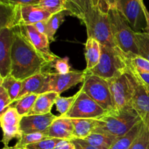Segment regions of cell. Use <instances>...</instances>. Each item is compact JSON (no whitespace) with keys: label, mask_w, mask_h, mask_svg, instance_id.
<instances>
[{"label":"cell","mask_w":149,"mask_h":149,"mask_svg":"<svg viewBox=\"0 0 149 149\" xmlns=\"http://www.w3.org/2000/svg\"><path fill=\"white\" fill-rule=\"evenodd\" d=\"M13 31L10 75L23 81L39 73L49 71L51 63L31 43L22 25L14 28Z\"/></svg>","instance_id":"cell-1"},{"label":"cell","mask_w":149,"mask_h":149,"mask_svg":"<svg viewBox=\"0 0 149 149\" xmlns=\"http://www.w3.org/2000/svg\"><path fill=\"white\" fill-rule=\"evenodd\" d=\"M141 119L132 107L113 110L97 120L95 132H103L119 138L126 135Z\"/></svg>","instance_id":"cell-2"},{"label":"cell","mask_w":149,"mask_h":149,"mask_svg":"<svg viewBox=\"0 0 149 149\" xmlns=\"http://www.w3.org/2000/svg\"><path fill=\"white\" fill-rule=\"evenodd\" d=\"M81 21L86 26L87 37L96 39L102 45L116 47L112 35L109 13L97 7H90Z\"/></svg>","instance_id":"cell-3"},{"label":"cell","mask_w":149,"mask_h":149,"mask_svg":"<svg viewBox=\"0 0 149 149\" xmlns=\"http://www.w3.org/2000/svg\"><path fill=\"white\" fill-rule=\"evenodd\" d=\"M127 71L125 54L118 47L101 45V56L98 64L90 71L92 74L110 80L125 74Z\"/></svg>","instance_id":"cell-4"},{"label":"cell","mask_w":149,"mask_h":149,"mask_svg":"<svg viewBox=\"0 0 149 149\" xmlns=\"http://www.w3.org/2000/svg\"><path fill=\"white\" fill-rule=\"evenodd\" d=\"M109 20L112 35L116 47L126 55H139L135 32L124 19L116 9H110Z\"/></svg>","instance_id":"cell-5"},{"label":"cell","mask_w":149,"mask_h":149,"mask_svg":"<svg viewBox=\"0 0 149 149\" xmlns=\"http://www.w3.org/2000/svg\"><path fill=\"white\" fill-rule=\"evenodd\" d=\"M85 71V78L80 89L107 112L114 110L109 81Z\"/></svg>","instance_id":"cell-6"},{"label":"cell","mask_w":149,"mask_h":149,"mask_svg":"<svg viewBox=\"0 0 149 149\" xmlns=\"http://www.w3.org/2000/svg\"><path fill=\"white\" fill-rule=\"evenodd\" d=\"M111 93L114 110L132 107V100L135 93V80L130 73L108 80Z\"/></svg>","instance_id":"cell-7"},{"label":"cell","mask_w":149,"mask_h":149,"mask_svg":"<svg viewBox=\"0 0 149 149\" xmlns=\"http://www.w3.org/2000/svg\"><path fill=\"white\" fill-rule=\"evenodd\" d=\"M70 110L61 117L68 119H99L106 113L100 106L89 97L80 89Z\"/></svg>","instance_id":"cell-8"},{"label":"cell","mask_w":149,"mask_h":149,"mask_svg":"<svg viewBox=\"0 0 149 149\" xmlns=\"http://www.w3.org/2000/svg\"><path fill=\"white\" fill-rule=\"evenodd\" d=\"M143 0H118L116 10L135 32H141L146 28Z\"/></svg>","instance_id":"cell-9"},{"label":"cell","mask_w":149,"mask_h":149,"mask_svg":"<svg viewBox=\"0 0 149 149\" xmlns=\"http://www.w3.org/2000/svg\"><path fill=\"white\" fill-rule=\"evenodd\" d=\"M20 116L13 106L7 108L2 113L0 114V124L2 129L3 137L1 142L4 147H9V143L16 138L18 140L21 136Z\"/></svg>","instance_id":"cell-10"},{"label":"cell","mask_w":149,"mask_h":149,"mask_svg":"<svg viewBox=\"0 0 149 149\" xmlns=\"http://www.w3.org/2000/svg\"><path fill=\"white\" fill-rule=\"evenodd\" d=\"M13 39V29H0V79L8 77L11 74Z\"/></svg>","instance_id":"cell-11"},{"label":"cell","mask_w":149,"mask_h":149,"mask_svg":"<svg viewBox=\"0 0 149 149\" xmlns=\"http://www.w3.org/2000/svg\"><path fill=\"white\" fill-rule=\"evenodd\" d=\"M86 76L84 71H71L65 74L51 72L49 79V91L61 95L74 86L84 81Z\"/></svg>","instance_id":"cell-12"},{"label":"cell","mask_w":149,"mask_h":149,"mask_svg":"<svg viewBox=\"0 0 149 149\" xmlns=\"http://www.w3.org/2000/svg\"><path fill=\"white\" fill-rule=\"evenodd\" d=\"M52 113L47 114L27 115L22 117L20 122L21 133H41L45 134L51 124L58 118Z\"/></svg>","instance_id":"cell-13"},{"label":"cell","mask_w":149,"mask_h":149,"mask_svg":"<svg viewBox=\"0 0 149 149\" xmlns=\"http://www.w3.org/2000/svg\"><path fill=\"white\" fill-rule=\"evenodd\" d=\"M21 25L31 43L50 63L58 58L56 55L51 52L49 47L50 42L47 35L38 31L33 25Z\"/></svg>","instance_id":"cell-14"},{"label":"cell","mask_w":149,"mask_h":149,"mask_svg":"<svg viewBox=\"0 0 149 149\" xmlns=\"http://www.w3.org/2000/svg\"><path fill=\"white\" fill-rule=\"evenodd\" d=\"M50 74L51 71H43L23 80V87L17 99L29 94L41 95L49 92Z\"/></svg>","instance_id":"cell-15"},{"label":"cell","mask_w":149,"mask_h":149,"mask_svg":"<svg viewBox=\"0 0 149 149\" xmlns=\"http://www.w3.org/2000/svg\"><path fill=\"white\" fill-rule=\"evenodd\" d=\"M134 79V78H133ZM135 80V93L132 106L144 125L149 128V90Z\"/></svg>","instance_id":"cell-16"},{"label":"cell","mask_w":149,"mask_h":149,"mask_svg":"<svg viewBox=\"0 0 149 149\" xmlns=\"http://www.w3.org/2000/svg\"><path fill=\"white\" fill-rule=\"evenodd\" d=\"M45 135L49 138H58L70 141L76 140L71 119L60 116L51 124Z\"/></svg>","instance_id":"cell-17"},{"label":"cell","mask_w":149,"mask_h":149,"mask_svg":"<svg viewBox=\"0 0 149 149\" xmlns=\"http://www.w3.org/2000/svg\"><path fill=\"white\" fill-rule=\"evenodd\" d=\"M21 5L0 2V29H14L22 24Z\"/></svg>","instance_id":"cell-18"},{"label":"cell","mask_w":149,"mask_h":149,"mask_svg":"<svg viewBox=\"0 0 149 149\" xmlns=\"http://www.w3.org/2000/svg\"><path fill=\"white\" fill-rule=\"evenodd\" d=\"M22 24L34 25L41 21L48 20L53 15L36 5L21 6Z\"/></svg>","instance_id":"cell-19"},{"label":"cell","mask_w":149,"mask_h":149,"mask_svg":"<svg viewBox=\"0 0 149 149\" xmlns=\"http://www.w3.org/2000/svg\"><path fill=\"white\" fill-rule=\"evenodd\" d=\"M101 56V44L96 39L87 37L84 47L86 60L85 71H91L98 64Z\"/></svg>","instance_id":"cell-20"},{"label":"cell","mask_w":149,"mask_h":149,"mask_svg":"<svg viewBox=\"0 0 149 149\" xmlns=\"http://www.w3.org/2000/svg\"><path fill=\"white\" fill-rule=\"evenodd\" d=\"M61 95L55 92L49 91L39 95L34 106L29 115L47 114L51 113L52 106L55 104L56 100Z\"/></svg>","instance_id":"cell-21"},{"label":"cell","mask_w":149,"mask_h":149,"mask_svg":"<svg viewBox=\"0 0 149 149\" xmlns=\"http://www.w3.org/2000/svg\"><path fill=\"white\" fill-rule=\"evenodd\" d=\"M97 119H72L74 135L76 139L84 140L95 132Z\"/></svg>","instance_id":"cell-22"},{"label":"cell","mask_w":149,"mask_h":149,"mask_svg":"<svg viewBox=\"0 0 149 149\" xmlns=\"http://www.w3.org/2000/svg\"><path fill=\"white\" fill-rule=\"evenodd\" d=\"M143 126L142 120L137 123L126 135L116 138L110 149H130L139 135Z\"/></svg>","instance_id":"cell-23"},{"label":"cell","mask_w":149,"mask_h":149,"mask_svg":"<svg viewBox=\"0 0 149 149\" xmlns=\"http://www.w3.org/2000/svg\"><path fill=\"white\" fill-rule=\"evenodd\" d=\"M116 138L109 134L94 132L84 141L96 149H110Z\"/></svg>","instance_id":"cell-24"},{"label":"cell","mask_w":149,"mask_h":149,"mask_svg":"<svg viewBox=\"0 0 149 149\" xmlns=\"http://www.w3.org/2000/svg\"><path fill=\"white\" fill-rule=\"evenodd\" d=\"M23 82V81L17 79L12 75L0 79V86H2L7 90L13 103L17 100L21 92Z\"/></svg>","instance_id":"cell-25"},{"label":"cell","mask_w":149,"mask_h":149,"mask_svg":"<svg viewBox=\"0 0 149 149\" xmlns=\"http://www.w3.org/2000/svg\"><path fill=\"white\" fill-rule=\"evenodd\" d=\"M39 95L29 94L17 99L14 103L13 107L17 110L19 114L23 117L30 114L34 106Z\"/></svg>","instance_id":"cell-26"},{"label":"cell","mask_w":149,"mask_h":149,"mask_svg":"<svg viewBox=\"0 0 149 149\" xmlns=\"http://www.w3.org/2000/svg\"><path fill=\"white\" fill-rule=\"evenodd\" d=\"M65 15H68L66 11L61 12V13L54 14L47 21V36L49 38V40L50 42L55 41V33H56L57 31L59 29L61 25L63 23Z\"/></svg>","instance_id":"cell-27"},{"label":"cell","mask_w":149,"mask_h":149,"mask_svg":"<svg viewBox=\"0 0 149 149\" xmlns=\"http://www.w3.org/2000/svg\"><path fill=\"white\" fill-rule=\"evenodd\" d=\"M36 6L49 12L52 15L63 11H68L67 0H41Z\"/></svg>","instance_id":"cell-28"},{"label":"cell","mask_w":149,"mask_h":149,"mask_svg":"<svg viewBox=\"0 0 149 149\" xmlns=\"http://www.w3.org/2000/svg\"><path fill=\"white\" fill-rule=\"evenodd\" d=\"M127 66L138 72L149 73V61L140 55H126Z\"/></svg>","instance_id":"cell-29"},{"label":"cell","mask_w":149,"mask_h":149,"mask_svg":"<svg viewBox=\"0 0 149 149\" xmlns=\"http://www.w3.org/2000/svg\"><path fill=\"white\" fill-rule=\"evenodd\" d=\"M48 138L44 133L36 132V133H23L22 134L20 138L17 140V143L14 147L15 148L23 149L25 146L30 144L35 143L39 141Z\"/></svg>","instance_id":"cell-30"},{"label":"cell","mask_w":149,"mask_h":149,"mask_svg":"<svg viewBox=\"0 0 149 149\" xmlns=\"http://www.w3.org/2000/svg\"><path fill=\"white\" fill-rule=\"evenodd\" d=\"M138 55L149 61V34L145 31L135 32Z\"/></svg>","instance_id":"cell-31"},{"label":"cell","mask_w":149,"mask_h":149,"mask_svg":"<svg viewBox=\"0 0 149 149\" xmlns=\"http://www.w3.org/2000/svg\"><path fill=\"white\" fill-rule=\"evenodd\" d=\"M77 93L70 97H61V95L58 97L55 102V106L56 109L60 113V116H63L66 113L72 106L73 103L77 98Z\"/></svg>","instance_id":"cell-32"},{"label":"cell","mask_w":149,"mask_h":149,"mask_svg":"<svg viewBox=\"0 0 149 149\" xmlns=\"http://www.w3.org/2000/svg\"><path fill=\"white\" fill-rule=\"evenodd\" d=\"M130 149H149V128L144 124L139 135Z\"/></svg>","instance_id":"cell-33"},{"label":"cell","mask_w":149,"mask_h":149,"mask_svg":"<svg viewBox=\"0 0 149 149\" xmlns=\"http://www.w3.org/2000/svg\"><path fill=\"white\" fill-rule=\"evenodd\" d=\"M51 68H55V73L59 74H68L71 71V66L69 65V58L68 57H58L53 62L51 63Z\"/></svg>","instance_id":"cell-34"},{"label":"cell","mask_w":149,"mask_h":149,"mask_svg":"<svg viewBox=\"0 0 149 149\" xmlns=\"http://www.w3.org/2000/svg\"><path fill=\"white\" fill-rule=\"evenodd\" d=\"M61 140L58 138H47L43 141L25 146L23 149H53Z\"/></svg>","instance_id":"cell-35"},{"label":"cell","mask_w":149,"mask_h":149,"mask_svg":"<svg viewBox=\"0 0 149 149\" xmlns=\"http://www.w3.org/2000/svg\"><path fill=\"white\" fill-rule=\"evenodd\" d=\"M128 73L130 74V75L136 80L138 82L142 84L143 87L149 90V73L148 72H138L132 68L127 66Z\"/></svg>","instance_id":"cell-36"},{"label":"cell","mask_w":149,"mask_h":149,"mask_svg":"<svg viewBox=\"0 0 149 149\" xmlns=\"http://www.w3.org/2000/svg\"><path fill=\"white\" fill-rule=\"evenodd\" d=\"M13 104L7 90L0 86V114L2 113L8 107Z\"/></svg>","instance_id":"cell-37"},{"label":"cell","mask_w":149,"mask_h":149,"mask_svg":"<svg viewBox=\"0 0 149 149\" xmlns=\"http://www.w3.org/2000/svg\"><path fill=\"white\" fill-rule=\"evenodd\" d=\"M41 0H0V2L16 5H36Z\"/></svg>","instance_id":"cell-38"},{"label":"cell","mask_w":149,"mask_h":149,"mask_svg":"<svg viewBox=\"0 0 149 149\" xmlns=\"http://www.w3.org/2000/svg\"><path fill=\"white\" fill-rule=\"evenodd\" d=\"M90 1H91V6L93 7H97L104 13H109L110 7L106 0H90Z\"/></svg>","instance_id":"cell-39"},{"label":"cell","mask_w":149,"mask_h":149,"mask_svg":"<svg viewBox=\"0 0 149 149\" xmlns=\"http://www.w3.org/2000/svg\"><path fill=\"white\" fill-rule=\"evenodd\" d=\"M53 149H76L73 141L61 140Z\"/></svg>","instance_id":"cell-40"},{"label":"cell","mask_w":149,"mask_h":149,"mask_svg":"<svg viewBox=\"0 0 149 149\" xmlns=\"http://www.w3.org/2000/svg\"><path fill=\"white\" fill-rule=\"evenodd\" d=\"M74 145H75L76 149H96L94 147L91 146L90 144L81 139H76L73 141Z\"/></svg>","instance_id":"cell-41"},{"label":"cell","mask_w":149,"mask_h":149,"mask_svg":"<svg viewBox=\"0 0 149 149\" xmlns=\"http://www.w3.org/2000/svg\"><path fill=\"white\" fill-rule=\"evenodd\" d=\"M47 20H45V21H41L39 23H36L33 26H35V28L36 29V30L38 31H39L40 33H44V34L47 35Z\"/></svg>","instance_id":"cell-42"},{"label":"cell","mask_w":149,"mask_h":149,"mask_svg":"<svg viewBox=\"0 0 149 149\" xmlns=\"http://www.w3.org/2000/svg\"><path fill=\"white\" fill-rule=\"evenodd\" d=\"M80 4H81V10H82L83 13L85 15V13L90 9L91 6V1L90 0H79ZM84 18V17H83Z\"/></svg>","instance_id":"cell-43"},{"label":"cell","mask_w":149,"mask_h":149,"mask_svg":"<svg viewBox=\"0 0 149 149\" xmlns=\"http://www.w3.org/2000/svg\"><path fill=\"white\" fill-rule=\"evenodd\" d=\"M143 11L144 14H145L146 20V28L145 29V32H146V33H148L149 34V12L148 10H147L145 4L143 5Z\"/></svg>","instance_id":"cell-44"},{"label":"cell","mask_w":149,"mask_h":149,"mask_svg":"<svg viewBox=\"0 0 149 149\" xmlns=\"http://www.w3.org/2000/svg\"><path fill=\"white\" fill-rule=\"evenodd\" d=\"M110 9H116L118 0H106Z\"/></svg>","instance_id":"cell-45"},{"label":"cell","mask_w":149,"mask_h":149,"mask_svg":"<svg viewBox=\"0 0 149 149\" xmlns=\"http://www.w3.org/2000/svg\"><path fill=\"white\" fill-rule=\"evenodd\" d=\"M1 149H20V148H15L14 146H13V147H4V148H2Z\"/></svg>","instance_id":"cell-46"}]
</instances>
